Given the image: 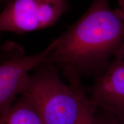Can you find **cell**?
<instances>
[{"label":"cell","instance_id":"2","mask_svg":"<svg viewBox=\"0 0 124 124\" xmlns=\"http://www.w3.org/2000/svg\"><path fill=\"white\" fill-rule=\"evenodd\" d=\"M35 69L24 94L44 124H78L83 111L91 103L86 88L65 84L59 68L55 64L44 61Z\"/></svg>","mask_w":124,"mask_h":124},{"label":"cell","instance_id":"4","mask_svg":"<svg viewBox=\"0 0 124 124\" xmlns=\"http://www.w3.org/2000/svg\"><path fill=\"white\" fill-rule=\"evenodd\" d=\"M70 9L68 0H12L0 15V30L23 35L51 27Z\"/></svg>","mask_w":124,"mask_h":124},{"label":"cell","instance_id":"1","mask_svg":"<svg viewBox=\"0 0 124 124\" xmlns=\"http://www.w3.org/2000/svg\"><path fill=\"white\" fill-rule=\"evenodd\" d=\"M110 0H93L84 15L56 39V48L45 62L55 64L69 85L83 86V77H100L124 43V18Z\"/></svg>","mask_w":124,"mask_h":124},{"label":"cell","instance_id":"9","mask_svg":"<svg viewBox=\"0 0 124 124\" xmlns=\"http://www.w3.org/2000/svg\"><path fill=\"white\" fill-rule=\"evenodd\" d=\"M12 0H1V4L4 8L7 6Z\"/></svg>","mask_w":124,"mask_h":124},{"label":"cell","instance_id":"3","mask_svg":"<svg viewBox=\"0 0 124 124\" xmlns=\"http://www.w3.org/2000/svg\"><path fill=\"white\" fill-rule=\"evenodd\" d=\"M55 39L44 50L27 55L22 46L7 41L1 46L0 61V119L9 112L16 97L28 86V72L46 60L56 48Z\"/></svg>","mask_w":124,"mask_h":124},{"label":"cell","instance_id":"7","mask_svg":"<svg viewBox=\"0 0 124 124\" xmlns=\"http://www.w3.org/2000/svg\"><path fill=\"white\" fill-rule=\"evenodd\" d=\"M93 124H123L112 113L103 108H97Z\"/></svg>","mask_w":124,"mask_h":124},{"label":"cell","instance_id":"8","mask_svg":"<svg viewBox=\"0 0 124 124\" xmlns=\"http://www.w3.org/2000/svg\"><path fill=\"white\" fill-rule=\"evenodd\" d=\"M97 108L91 102L83 111L78 124H93L94 114Z\"/></svg>","mask_w":124,"mask_h":124},{"label":"cell","instance_id":"5","mask_svg":"<svg viewBox=\"0 0 124 124\" xmlns=\"http://www.w3.org/2000/svg\"><path fill=\"white\" fill-rule=\"evenodd\" d=\"M113 58L106 72L86 91L95 106L112 113L124 124V43Z\"/></svg>","mask_w":124,"mask_h":124},{"label":"cell","instance_id":"6","mask_svg":"<svg viewBox=\"0 0 124 124\" xmlns=\"http://www.w3.org/2000/svg\"><path fill=\"white\" fill-rule=\"evenodd\" d=\"M0 124H44L28 98L24 93L15 102Z\"/></svg>","mask_w":124,"mask_h":124}]
</instances>
